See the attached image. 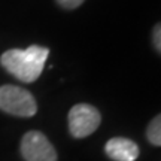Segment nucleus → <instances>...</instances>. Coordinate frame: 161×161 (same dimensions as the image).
<instances>
[{"label":"nucleus","instance_id":"1","mask_svg":"<svg viewBox=\"0 0 161 161\" xmlns=\"http://www.w3.org/2000/svg\"><path fill=\"white\" fill-rule=\"evenodd\" d=\"M48 55V48L31 45L25 49H9L3 52L0 57V64L17 79L30 84L42 75Z\"/></svg>","mask_w":161,"mask_h":161},{"label":"nucleus","instance_id":"2","mask_svg":"<svg viewBox=\"0 0 161 161\" xmlns=\"http://www.w3.org/2000/svg\"><path fill=\"white\" fill-rule=\"evenodd\" d=\"M0 110L14 116L30 118L36 115L37 103L31 92L21 86L3 85L0 86Z\"/></svg>","mask_w":161,"mask_h":161},{"label":"nucleus","instance_id":"3","mask_svg":"<svg viewBox=\"0 0 161 161\" xmlns=\"http://www.w3.org/2000/svg\"><path fill=\"white\" fill-rule=\"evenodd\" d=\"M100 122L102 115L91 104H75L69 112V131L75 139H84L92 134Z\"/></svg>","mask_w":161,"mask_h":161},{"label":"nucleus","instance_id":"4","mask_svg":"<svg viewBox=\"0 0 161 161\" xmlns=\"http://www.w3.org/2000/svg\"><path fill=\"white\" fill-rule=\"evenodd\" d=\"M21 155L25 161H57V151L43 133L29 131L21 139Z\"/></svg>","mask_w":161,"mask_h":161},{"label":"nucleus","instance_id":"5","mask_svg":"<svg viewBox=\"0 0 161 161\" xmlns=\"http://www.w3.org/2000/svg\"><path fill=\"white\" fill-rule=\"evenodd\" d=\"M104 151L114 161H136L139 154V146L127 137H112L104 145Z\"/></svg>","mask_w":161,"mask_h":161},{"label":"nucleus","instance_id":"6","mask_svg":"<svg viewBox=\"0 0 161 161\" xmlns=\"http://www.w3.org/2000/svg\"><path fill=\"white\" fill-rule=\"evenodd\" d=\"M146 137L152 145L161 146V114H158L149 122V125L146 128Z\"/></svg>","mask_w":161,"mask_h":161},{"label":"nucleus","instance_id":"7","mask_svg":"<svg viewBox=\"0 0 161 161\" xmlns=\"http://www.w3.org/2000/svg\"><path fill=\"white\" fill-rule=\"evenodd\" d=\"M152 43L157 51L161 54V23L155 24V27L152 29Z\"/></svg>","mask_w":161,"mask_h":161},{"label":"nucleus","instance_id":"8","mask_svg":"<svg viewBox=\"0 0 161 161\" xmlns=\"http://www.w3.org/2000/svg\"><path fill=\"white\" fill-rule=\"evenodd\" d=\"M58 5L61 6L63 9H69V11H72V9H76V8H79L85 0H55Z\"/></svg>","mask_w":161,"mask_h":161}]
</instances>
